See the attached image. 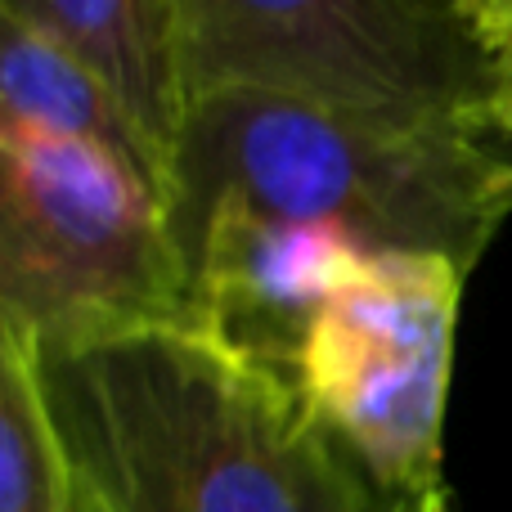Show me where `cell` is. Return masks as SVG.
I'll use <instances>...</instances> for the list:
<instances>
[{
  "instance_id": "cell-10",
  "label": "cell",
  "mask_w": 512,
  "mask_h": 512,
  "mask_svg": "<svg viewBox=\"0 0 512 512\" xmlns=\"http://www.w3.org/2000/svg\"><path fill=\"white\" fill-rule=\"evenodd\" d=\"M418 512H454V508H450V490H445V495H436V499H427V504L418 508Z\"/></svg>"
},
{
  "instance_id": "cell-8",
  "label": "cell",
  "mask_w": 512,
  "mask_h": 512,
  "mask_svg": "<svg viewBox=\"0 0 512 512\" xmlns=\"http://www.w3.org/2000/svg\"><path fill=\"white\" fill-rule=\"evenodd\" d=\"M0 512H81L32 351L18 337H0Z\"/></svg>"
},
{
  "instance_id": "cell-11",
  "label": "cell",
  "mask_w": 512,
  "mask_h": 512,
  "mask_svg": "<svg viewBox=\"0 0 512 512\" xmlns=\"http://www.w3.org/2000/svg\"><path fill=\"white\" fill-rule=\"evenodd\" d=\"M77 495H81V490H77ZM81 512H99V508H95V504H90V499H86V495H81Z\"/></svg>"
},
{
  "instance_id": "cell-1",
  "label": "cell",
  "mask_w": 512,
  "mask_h": 512,
  "mask_svg": "<svg viewBox=\"0 0 512 512\" xmlns=\"http://www.w3.org/2000/svg\"><path fill=\"white\" fill-rule=\"evenodd\" d=\"M512 216V140L468 113H382L297 95L194 99L167 221L194 324L292 373L324 292L369 256L463 274Z\"/></svg>"
},
{
  "instance_id": "cell-4",
  "label": "cell",
  "mask_w": 512,
  "mask_h": 512,
  "mask_svg": "<svg viewBox=\"0 0 512 512\" xmlns=\"http://www.w3.org/2000/svg\"><path fill=\"white\" fill-rule=\"evenodd\" d=\"M185 95H297L486 122L495 54L468 0H171Z\"/></svg>"
},
{
  "instance_id": "cell-9",
  "label": "cell",
  "mask_w": 512,
  "mask_h": 512,
  "mask_svg": "<svg viewBox=\"0 0 512 512\" xmlns=\"http://www.w3.org/2000/svg\"><path fill=\"white\" fill-rule=\"evenodd\" d=\"M490 54H495V95L486 104V126L512 140V18L490 32Z\"/></svg>"
},
{
  "instance_id": "cell-2",
  "label": "cell",
  "mask_w": 512,
  "mask_h": 512,
  "mask_svg": "<svg viewBox=\"0 0 512 512\" xmlns=\"http://www.w3.org/2000/svg\"><path fill=\"white\" fill-rule=\"evenodd\" d=\"M32 351V346H27ZM77 490L99 512H418L364 472L288 369L203 324L32 351Z\"/></svg>"
},
{
  "instance_id": "cell-5",
  "label": "cell",
  "mask_w": 512,
  "mask_h": 512,
  "mask_svg": "<svg viewBox=\"0 0 512 512\" xmlns=\"http://www.w3.org/2000/svg\"><path fill=\"white\" fill-rule=\"evenodd\" d=\"M463 288L468 274L445 256H369L324 292L292 360L310 409L400 504L445 495Z\"/></svg>"
},
{
  "instance_id": "cell-6",
  "label": "cell",
  "mask_w": 512,
  "mask_h": 512,
  "mask_svg": "<svg viewBox=\"0 0 512 512\" xmlns=\"http://www.w3.org/2000/svg\"><path fill=\"white\" fill-rule=\"evenodd\" d=\"M0 18L50 36L113 86L167 162L189 113L171 0H0Z\"/></svg>"
},
{
  "instance_id": "cell-7",
  "label": "cell",
  "mask_w": 512,
  "mask_h": 512,
  "mask_svg": "<svg viewBox=\"0 0 512 512\" xmlns=\"http://www.w3.org/2000/svg\"><path fill=\"white\" fill-rule=\"evenodd\" d=\"M0 122L104 144L153 171L167 189V162L113 95V86L50 36L27 32L5 18H0Z\"/></svg>"
},
{
  "instance_id": "cell-3",
  "label": "cell",
  "mask_w": 512,
  "mask_h": 512,
  "mask_svg": "<svg viewBox=\"0 0 512 512\" xmlns=\"http://www.w3.org/2000/svg\"><path fill=\"white\" fill-rule=\"evenodd\" d=\"M153 324H194L158 176L0 122V337L50 351Z\"/></svg>"
}]
</instances>
